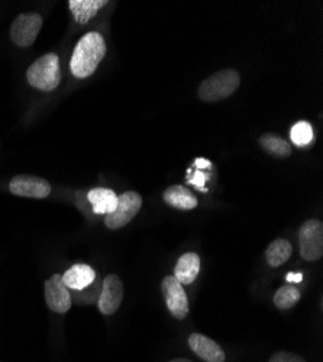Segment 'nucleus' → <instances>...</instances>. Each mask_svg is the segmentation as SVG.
<instances>
[{"instance_id":"nucleus-1","label":"nucleus","mask_w":323,"mask_h":362,"mask_svg":"<svg viewBox=\"0 0 323 362\" xmlns=\"http://www.w3.org/2000/svg\"><path fill=\"white\" fill-rule=\"evenodd\" d=\"M106 55V42L99 33L86 34L76 45L71 59L70 70L77 78H87L98 70L102 59Z\"/></svg>"},{"instance_id":"nucleus-13","label":"nucleus","mask_w":323,"mask_h":362,"mask_svg":"<svg viewBox=\"0 0 323 362\" xmlns=\"http://www.w3.org/2000/svg\"><path fill=\"white\" fill-rule=\"evenodd\" d=\"M200 257L194 252H187L180 257L174 267V279L182 286H190L199 276Z\"/></svg>"},{"instance_id":"nucleus-15","label":"nucleus","mask_w":323,"mask_h":362,"mask_svg":"<svg viewBox=\"0 0 323 362\" xmlns=\"http://www.w3.org/2000/svg\"><path fill=\"white\" fill-rule=\"evenodd\" d=\"M87 199H89L96 215H109L113 212L117 204V196L114 194V192L103 187L92 189L89 194H87Z\"/></svg>"},{"instance_id":"nucleus-4","label":"nucleus","mask_w":323,"mask_h":362,"mask_svg":"<svg viewBox=\"0 0 323 362\" xmlns=\"http://www.w3.org/2000/svg\"><path fill=\"white\" fill-rule=\"evenodd\" d=\"M142 197L136 192H125L117 196V204L112 214L106 215L105 225L107 229H121L127 226L141 210Z\"/></svg>"},{"instance_id":"nucleus-25","label":"nucleus","mask_w":323,"mask_h":362,"mask_svg":"<svg viewBox=\"0 0 323 362\" xmlns=\"http://www.w3.org/2000/svg\"><path fill=\"white\" fill-rule=\"evenodd\" d=\"M170 362H193V361L184 359V358H175V359H172V361H170Z\"/></svg>"},{"instance_id":"nucleus-8","label":"nucleus","mask_w":323,"mask_h":362,"mask_svg":"<svg viewBox=\"0 0 323 362\" xmlns=\"http://www.w3.org/2000/svg\"><path fill=\"white\" fill-rule=\"evenodd\" d=\"M9 190L12 194L20 197L45 199L51 193V185L42 177L20 174L12 178Z\"/></svg>"},{"instance_id":"nucleus-7","label":"nucleus","mask_w":323,"mask_h":362,"mask_svg":"<svg viewBox=\"0 0 323 362\" xmlns=\"http://www.w3.org/2000/svg\"><path fill=\"white\" fill-rule=\"evenodd\" d=\"M161 290L164 294L165 305L170 313L175 319H184L189 315V298L184 287L174 279V276L164 277L161 283Z\"/></svg>"},{"instance_id":"nucleus-21","label":"nucleus","mask_w":323,"mask_h":362,"mask_svg":"<svg viewBox=\"0 0 323 362\" xmlns=\"http://www.w3.org/2000/svg\"><path fill=\"white\" fill-rule=\"evenodd\" d=\"M269 362H306L302 356H299L298 354L293 352H287V351H281L274 354Z\"/></svg>"},{"instance_id":"nucleus-16","label":"nucleus","mask_w":323,"mask_h":362,"mask_svg":"<svg viewBox=\"0 0 323 362\" xmlns=\"http://www.w3.org/2000/svg\"><path fill=\"white\" fill-rule=\"evenodd\" d=\"M106 5V0H70L69 8L77 23L86 25Z\"/></svg>"},{"instance_id":"nucleus-17","label":"nucleus","mask_w":323,"mask_h":362,"mask_svg":"<svg viewBox=\"0 0 323 362\" xmlns=\"http://www.w3.org/2000/svg\"><path fill=\"white\" fill-rule=\"evenodd\" d=\"M293 254V248L291 244L288 243L287 239L284 238H278L269 245L267 251H266V258L270 267H281L283 264H286L290 257Z\"/></svg>"},{"instance_id":"nucleus-18","label":"nucleus","mask_w":323,"mask_h":362,"mask_svg":"<svg viewBox=\"0 0 323 362\" xmlns=\"http://www.w3.org/2000/svg\"><path fill=\"white\" fill-rule=\"evenodd\" d=\"M259 145L266 149L269 154H273L274 157H278V158H286L291 154L290 144L276 134H270V132L264 134L259 138Z\"/></svg>"},{"instance_id":"nucleus-11","label":"nucleus","mask_w":323,"mask_h":362,"mask_svg":"<svg viewBox=\"0 0 323 362\" xmlns=\"http://www.w3.org/2000/svg\"><path fill=\"white\" fill-rule=\"evenodd\" d=\"M190 349L206 362H225L226 355L223 349L211 338L201 334H192L187 339Z\"/></svg>"},{"instance_id":"nucleus-5","label":"nucleus","mask_w":323,"mask_h":362,"mask_svg":"<svg viewBox=\"0 0 323 362\" xmlns=\"http://www.w3.org/2000/svg\"><path fill=\"white\" fill-rule=\"evenodd\" d=\"M42 28V16L40 13H20L11 25V38L19 48L31 47Z\"/></svg>"},{"instance_id":"nucleus-12","label":"nucleus","mask_w":323,"mask_h":362,"mask_svg":"<svg viewBox=\"0 0 323 362\" xmlns=\"http://www.w3.org/2000/svg\"><path fill=\"white\" fill-rule=\"evenodd\" d=\"M61 279L69 290L81 291L95 283L96 271L87 264H76L66 271Z\"/></svg>"},{"instance_id":"nucleus-23","label":"nucleus","mask_w":323,"mask_h":362,"mask_svg":"<svg viewBox=\"0 0 323 362\" xmlns=\"http://www.w3.org/2000/svg\"><path fill=\"white\" fill-rule=\"evenodd\" d=\"M286 280L288 281V283H300L302 280H303V276L300 274V273H296V274H287V277H286Z\"/></svg>"},{"instance_id":"nucleus-10","label":"nucleus","mask_w":323,"mask_h":362,"mask_svg":"<svg viewBox=\"0 0 323 362\" xmlns=\"http://www.w3.org/2000/svg\"><path fill=\"white\" fill-rule=\"evenodd\" d=\"M47 306L55 313H67L71 309V293L63 283L60 274H54L45 281Z\"/></svg>"},{"instance_id":"nucleus-9","label":"nucleus","mask_w":323,"mask_h":362,"mask_svg":"<svg viewBox=\"0 0 323 362\" xmlns=\"http://www.w3.org/2000/svg\"><path fill=\"white\" fill-rule=\"evenodd\" d=\"M124 300V284L122 280L114 276L109 274L102 283V290L99 294L98 300V306L102 315L110 316L117 312V309L121 308Z\"/></svg>"},{"instance_id":"nucleus-14","label":"nucleus","mask_w":323,"mask_h":362,"mask_svg":"<svg viewBox=\"0 0 323 362\" xmlns=\"http://www.w3.org/2000/svg\"><path fill=\"white\" fill-rule=\"evenodd\" d=\"M163 199L168 206L174 209H180V210H192L197 207V203H199L197 197L190 190L179 185L170 186L164 192Z\"/></svg>"},{"instance_id":"nucleus-6","label":"nucleus","mask_w":323,"mask_h":362,"mask_svg":"<svg viewBox=\"0 0 323 362\" xmlns=\"http://www.w3.org/2000/svg\"><path fill=\"white\" fill-rule=\"evenodd\" d=\"M299 248L306 261H317L323 255V225L320 221L310 219L300 226Z\"/></svg>"},{"instance_id":"nucleus-24","label":"nucleus","mask_w":323,"mask_h":362,"mask_svg":"<svg viewBox=\"0 0 323 362\" xmlns=\"http://www.w3.org/2000/svg\"><path fill=\"white\" fill-rule=\"evenodd\" d=\"M194 164H196V165H197L199 168H209V167H212L211 161H208V160H204V158H197Z\"/></svg>"},{"instance_id":"nucleus-3","label":"nucleus","mask_w":323,"mask_h":362,"mask_svg":"<svg viewBox=\"0 0 323 362\" xmlns=\"http://www.w3.org/2000/svg\"><path fill=\"white\" fill-rule=\"evenodd\" d=\"M241 83L240 73L237 70H222L212 76H209L206 80L199 86V99L208 103L219 102L223 99H228L237 92Z\"/></svg>"},{"instance_id":"nucleus-22","label":"nucleus","mask_w":323,"mask_h":362,"mask_svg":"<svg viewBox=\"0 0 323 362\" xmlns=\"http://www.w3.org/2000/svg\"><path fill=\"white\" fill-rule=\"evenodd\" d=\"M189 181H190V185H194L197 187H203L204 186V181H206V174H203L200 171H196L193 178H189Z\"/></svg>"},{"instance_id":"nucleus-20","label":"nucleus","mask_w":323,"mask_h":362,"mask_svg":"<svg viewBox=\"0 0 323 362\" xmlns=\"http://www.w3.org/2000/svg\"><path fill=\"white\" fill-rule=\"evenodd\" d=\"M290 138H291V141H293V144H295V145L306 146L315 138L313 128H312V125L309 122H306V120H300V122H298L295 127L291 128Z\"/></svg>"},{"instance_id":"nucleus-2","label":"nucleus","mask_w":323,"mask_h":362,"mask_svg":"<svg viewBox=\"0 0 323 362\" xmlns=\"http://www.w3.org/2000/svg\"><path fill=\"white\" fill-rule=\"evenodd\" d=\"M26 78L33 87L41 92H52L61 81V66L60 58L55 52L45 54L29 66Z\"/></svg>"},{"instance_id":"nucleus-19","label":"nucleus","mask_w":323,"mask_h":362,"mask_svg":"<svg viewBox=\"0 0 323 362\" xmlns=\"http://www.w3.org/2000/svg\"><path fill=\"white\" fill-rule=\"evenodd\" d=\"M300 300V291L293 284L280 287L274 294V305L280 310H288Z\"/></svg>"}]
</instances>
